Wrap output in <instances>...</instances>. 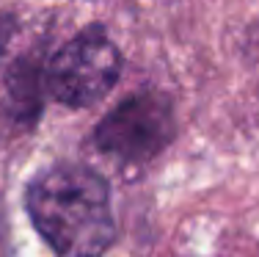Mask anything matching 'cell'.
Returning a JSON list of instances; mask_svg holds the SVG:
<instances>
[{"instance_id": "1", "label": "cell", "mask_w": 259, "mask_h": 257, "mask_svg": "<svg viewBox=\"0 0 259 257\" xmlns=\"http://www.w3.org/2000/svg\"><path fill=\"white\" fill-rule=\"evenodd\" d=\"M25 207L58 257H102L116 238L108 182L80 163L41 171L25 191Z\"/></svg>"}, {"instance_id": "4", "label": "cell", "mask_w": 259, "mask_h": 257, "mask_svg": "<svg viewBox=\"0 0 259 257\" xmlns=\"http://www.w3.org/2000/svg\"><path fill=\"white\" fill-rule=\"evenodd\" d=\"M41 86H47L45 72H41V64L36 56L28 58H17L11 64L9 75H6V89H9V105L11 114L20 122H28L33 125L41 114Z\"/></svg>"}, {"instance_id": "2", "label": "cell", "mask_w": 259, "mask_h": 257, "mask_svg": "<svg viewBox=\"0 0 259 257\" xmlns=\"http://www.w3.org/2000/svg\"><path fill=\"white\" fill-rule=\"evenodd\" d=\"M121 53L102 28H89L66 42L47 66V91L69 108L102 100L119 81Z\"/></svg>"}, {"instance_id": "3", "label": "cell", "mask_w": 259, "mask_h": 257, "mask_svg": "<svg viewBox=\"0 0 259 257\" xmlns=\"http://www.w3.org/2000/svg\"><path fill=\"white\" fill-rule=\"evenodd\" d=\"M177 133L171 100L144 91L119 102L94 130V144L119 161H149L171 144Z\"/></svg>"}, {"instance_id": "5", "label": "cell", "mask_w": 259, "mask_h": 257, "mask_svg": "<svg viewBox=\"0 0 259 257\" xmlns=\"http://www.w3.org/2000/svg\"><path fill=\"white\" fill-rule=\"evenodd\" d=\"M14 28H17L14 17H11V14H0V50L6 47V39L14 33Z\"/></svg>"}]
</instances>
